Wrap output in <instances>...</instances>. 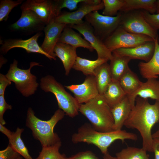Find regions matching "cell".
<instances>
[{
	"label": "cell",
	"instance_id": "1",
	"mask_svg": "<svg viewBox=\"0 0 159 159\" xmlns=\"http://www.w3.org/2000/svg\"><path fill=\"white\" fill-rule=\"evenodd\" d=\"M159 122V101L151 104L148 99L136 97L135 104L124 123L129 128L135 129L142 139V148L146 151L153 152L152 127Z\"/></svg>",
	"mask_w": 159,
	"mask_h": 159
},
{
	"label": "cell",
	"instance_id": "2",
	"mask_svg": "<svg viewBox=\"0 0 159 159\" xmlns=\"http://www.w3.org/2000/svg\"><path fill=\"white\" fill-rule=\"evenodd\" d=\"M137 138L135 134L124 130L109 132L98 131L90 124L86 123L80 127L77 132L72 135L71 140L74 144L83 142L94 145L104 154L108 152V147L117 140L124 142L126 140H135Z\"/></svg>",
	"mask_w": 159,
	"mask_h": 159
},
{
	"label": "cell",
	"instance_id": "3",
	"mask_svg": "<svg viewBox=\"0 0 159 159\" xmlns=\"http://www.w3.org/2000/svg\"><path fill=\"white\" fill-rule=\"evenodd\" d=\"M65 115L63 110L59 109L49 120H43L37 117L32 108L29 107L27 110L26 125L32 131L33 137L40 142L42 147L51 146L61 141L54 129Z\"/></svg>",
	"mask_w": 159,
	"mask_h": 159
},
{
	"label": "cell",
	"instance_id": "4",
	"mask_svg": "<svg viewBox=\"0 0 159 159\" xmlns=\"http://www.w3.org/2000/svg\"><path fill=\"white\" fill-rule=\"evenodd\" d=\"M79 112L88 120L92 127L102 132L115 131L111 108L102 95H99L80 105Z\"/></svg>",
	"mask_w": 159,
	"mask_h": 159
},
{
	"label": "cell",
	"instance_id": "5",
	"mask_svg": "<svg viewBox=\"0 0 159 159\" xmlns=\"http://www.w3.org/2000/svg\"><path fill=\"white\" fill-rule=\"evenodd\" d=\"M40 85L44 92H51L54 95L59 109L63 110L66 115L73 118L78 115L80 104L54 77L48 75L42 77Z\"/></svg>",
	"mask_w": 159,
	"mask_h": 159
},
{
	"label": "cell",
	"instance_id": "6",
	"mask_svg": "<svg viewBox=\"0 0 159 159\" xmlns=\"http://www.w3.org/2000/svg\"><path fill=\"white\" fill-rule=\"evenodd\" d=\"M18 64V61L14 59L5 75L14 83L16 88L23 96L28 97L35 93L39 85L36 76L31 73V69L35 66L42 65L38 62H32L29 68L25 69L19 68Z\"/></svg>",
	"mask_w": 159,
	"mask_h": 159
},
{
	"label": "cell",
	"instance_id": "7",
	"mask_svg": "<svg viewBox=\"0 0 159 159\" xmlns=\"http://www.w3.org/2000/svg\"><path fill=\"white\" fill-rule=\"evenodd\" d=\"M122 12L120 26L132 34L147 35L155 41L158 38V31L154 29L147 22L142 11L134 10Z\"/></svg>",
	"mask_w": 159,
	"mask_h": 159
},
{
	"label": "cell",
	"instance_id": "8",
	"mask_svg": "<svg viewBox=\"0 0 159 159\" xmlns=\"http://www.w3.org/2000/svg\"><path fill=\"white\" fill-rule=\"evenodd\" d=\"M154 41L149 36L129 33L119 26L103 42L107 48L112 52L118 49L133 47L148 42Z\"/></svg>",
	"mask_w": 159,
	"mask_h": 159
},
{
	"label": "cell",
	"instance_id": "9",
	"mask_svg": "<svg viewBox=\"0 0 159 159\" xmlns=\"http://www.w3.org/2000/svg\"><path fill=\"white\" fill-rule=\"evenodd\" d=\"M122 14L120 11L116 16H109L95 11L88 14L85 18L93 27L95 34L103 41L119 26Z\"/></svg>",
	"mask_w": 159,
	"mask_h": 159
},
{
	"label": "cell",
	"instance_id": "10",
	"mask_svg": "<svg viewBox=\"0 0 159 159\" xmlns=\"http://www.w3.org/2000/svg\"><path fill=\"white\" fill-rule=\"evenodd\" d=\"M79 8L72 12L64 11L61 13L54 19L57 23L67 25H78L83 23L82 19L90 13L103 9L104 5L102 0H89L81 3Z\"/></svg>",
	"mask_w": 159,
	"mask_h": 159
},
{
	"label": "cell",
	"instance_id": "11",
	"mask_svg": "<svg viewBox=\"0 0 159 159\" xmlns=\"http://www.w3.org/2000/svg\"><path fill=\"white\" fill-rule=\"evenodd\" d=\"M46 25L33 11L30 10H21L19 19L9 27L11 32L29 35L44 31Z\"/></svg>",
	"mask_w": 159,
	"mask_h": 159
},
{
	"label": "cell",
	"instance_id": "12",
	"mask_svg": "<svg viewBox=\"0 0 159 159\" xmlns=\"http://www.w3.org/2000/svg\"><path fill=\"white\" fill-rule=\"evenodd\" d=\"M68 25L77 30L84 36V39L96 51L97 58L108 61L111 59L112 57V52L106 47L103 41L95 34L93 27L88 23L85 21L78 25Z\"/></svg>",
	"mask_w": 159,
	"mask_h": 159
},
{
	"label": "cell",
	"instance_id": "13",
	"mask_svg": "<svg viewBox=\"0 0 159 159\" xmlns=\"http://www.w3.org/2000/svg\"><path fill=\"white\" fill-rule=\"evenodd\" d=\"M42 32L35 34L31 38L25 40L20 39H10L4 40L1 43L0 48L1 52L6 54L8 51L15 48L24 49L27 53H37L44 55L50 60L54 59L45 53L37 42L39 38L42 34Z\"/></svg>",
	"mask_w": 159,
	"mask_h": 159
},
{
	"label": "cell",
	"instance_id": "14",
	"mask_svg": "<svg viewBox=\"0 0 159 159\" xmlns=\"http://www.w3.org/2000/svg\"><path fill=\"white\" fill-rule=\"evenodd\" d=\"M64 86L73 93L80 104L85 103L100 95L94 75L87 76L81 84Z\"/></svg>",
	"mask_w": 159,
	"mask_h": 159
},
{
	"label": "cell",
	"instance_id": "15",
	"mask_svg": "<svg viewBox=\"0 0 159 159\" xmlns=\"http://www.w3.org/2000/svg\"><path fill=\"white\" fill-rule=\"evenodd\" d=\"M20 9L33 11L46 25L57 16L54 0H27L22 3Z\"/></svg>",
	"mask_w": 159,
	"mask_h": 159
},
{
	"label": "cell",
	"instance_id": "16",
	"mask_svg": "<svg viewBox=\"0 0 159 159\" xmlns=\"http://www.w3.org/2000/svg\"><path fill=\"white\" fill-rule=\"evenodd\" d=\"M67 25L56 22L54 19L46 26L44 30L45 37L40 47L45 53L53 57L55 60L56 59L54 49Z\"/></svg>",
	"mask_w": 159,
	"mask_h": 159
},
{
	"label": "cell",
	"instance_id": "17",
	"mask_svg": "<svg viewBox=\"0 0 159 159\" xmlns=\"http://www.w3.org/2000/svg\"><path fill=\"white\" fill-rule=\"evenodd\" d=\"M155 47V41L150 42L133 47L118 49L112 52L121 56L127 57L131 59H140L147 62L152 57Z\"/></svg>",
	"mask_w": 159,
	"mask_h": 159
},
{
	"label": "cell",
	"instance_id": "18",
	"mask_svg": "<svg viewBox=\"0 0 159 159\" xmlns=\"http://www.w3.org/2000/svg\"><path fill=\"white\" fill-rule=\"evenodd\" d=\"M127 95L132 109L135 105L136 98L138 96L144 99L150 98L159 101V80L154 78L147 79L145 82H143L140 86L135 91Z\"/></svg>",
	"mask_w": 159,
	"mask_h": 159
},
{
	"label": "cell",
	"instance_id": "19",
	"mask_svg": "<svg viewBox=\"0 0 159 159\" xmlns=\"http://www.w3.org/2000/svg\"><path fill=\"white\" fill-rule=\"evenodd\" d=\"M76 50L70 45L59 42L54 48V52L62 61L66 75L69 74L77 56Z\"/></svg>",
	"mask_w": 159,
	"mask_h": 159
},
{
	"label": "cell",
	"instance_id": "20",
	"mask_svg": "<svg viewBox=\"0 0 159 159\" xmlns=\"http://www.w3.org/2000/svg\"><path fill=\"white\" fill-rule=\"evenodd\" d=\"M132 109V106L127 95L120 102L111 108L114 120L115 131L122 130Z\"/></svg>",
	"mask_w": 159,
	"mask_h": 159
},
{
	"label": "cell",
	"instance_id": "21",
	"mask_svg": "<svg viewBox=\"0 0 159 159\" xmlns=\"http://www.w3.org/2000/svg\"><path fill=\"white\" fill-rule=\"evenodd\" d=\"M155 47L154 54L148 62H140L138 65L142 77L147 79H157L159 75V43L158 39L155 41Z\"/></svg>",
	"mask_w": 159,
	"mask_h": 159
},
{
	"label": "cell",
	"instance_id": "22",
	"mask_svg": "<svg viewBox=\"0 0 159 159\" xmlns=\"http://www.w3.org/2000/svg\"><path fill=\"white\" fill-rule=\"evenodd\" d=\"M73 29L67 25L61 33L58 42L68 44L76 49L82 47L91 52L93 51L94 49L90 44Z\"/></svg>",
	"mask_w": 159,
	"mask_h": 159
},
{
	"label": "cell",
	"instance_id": "23",
	"mask_svg": "<svg viewBox=\"0 0 159 159\" xmlns=\"http://www.w3.org/2000/svg\"><path fill=\"white\" fill-rule=\"evenodd\" d=\"M112 53V57L109 64L110 70L112 81H118L129 68L128 64L131 59L127 57L121 56L114 52Z\"/></svg>",
	"mask_w": 159,
	"mask_h": 159
},
{
	"label": "cell",
	"instance_id": "24",
	"mask_svg": "<svg viewBox=\"0 0 159 159\" xmlns=\"http://www.w3.org/2000/svg\"><path fill=\"white\" fill-rule=\"evenodd\" d=\"M94 75L99 94L102 95L112 81L109 64L107 62L97 67L94 71Z\"/></svg>",
	"mask_w": 159,
	"mask_h": 159
},
{
	"label": "cell",
	"instance_id": "25",
	"mask_svg": "<svg viewBox=\"0 0 159 159\" xmlns=\"http://www.w3.org/2000/svg\"><path fill=\"white\" fill-rule=\"evenodd\" d=\"M110 108L120 102L126 95L118 81H112L102 95Z\"/></svg>",
	"mask_w": 159,
	"mask_h": 159
},
{
	"label": "cell",
	"instance_id": "26",
	"mask_svg": "<svg viewBox=\"0 0 159 159\" xmlns=\"http://www.w3.org/2000/svg\"><path fill=\"white\" fill-rule=\"evenodd\" d=\"M118 82L127 95H130L135 91L143 83L137 74L129 67L121 77Z\"/></svg>",
	"mask_w": 159,
	"mask_h": 159
},
{
	"label": "cell",
	"instance_id": "27",
	"mask_svg": "<svg viewBox=\"0 0 159 159\" xmlns=\"http://www.w3.org/2000/svg\"><path fill=\"white\" fill-rule=\"evenodd\" d=\"M107 61V60L98 58L95 60H90L77 56L72 69L82 72L87 76L94 75L95 69Z\"/></svg>",
	"mask_w": 159,
	"mask_h": 159
},
{
	"label": "cell",
	"instance_id": "28",
	"mask_svg": "<svg viewBox=\"0 0 159 159\" xmlns=\"http://www.w3.org/2000/svg\"><path fill=\"white\" fill-rule=\"evenodd\" d=\"M156 0H124V4L120 10L123 12L144 9L150 14L156 13Z\"/></svg>",
	"mask_w": 159,
	"mask_h": 159
},
{
	"label": "cell",
	"instance_id": "29",
	"mask_svg": "<svg viewBox=\"0 0 159 159\" xmlns=\"http://www.w3.org/2000/svg\"><path fill=\"white\" fill-rule=\"evenodd\" d=\"M24 131V129L18 127L15 132H13L12 136L9 140V144L25 159H34L29 155L28 150L21 138V134Z\"/></svg>",
	"mask_w": 159,
	"mask_h": 159
},
{
	"label": "cell",
	"instance_id": "30",
	"mask_svg": "<svg viewBox=\"0 0 159 159\" xmlns=\"http://www.w3.org/2000/svg\"><path fill=\"white\" fill-rule=\"evenodd\" d=\"M146 151L142 148L128 147L116 154L117 159H150Z\"/></svg>",
	"mask_w": 159,
	"mask_h": 159
},
{
	"label": "cell",
	"instance_id": "31",
	"mask_svg": "<svg viewBox=\"0 0 159 159\" xmlns=\"http://www.w3.org/2000/svg\"><path fill=\"white\" fill-rule=\"evenodd\" d=\"M61 145V141L54 145L42 147L38 156L34 159H66L65 155L59 151Z\"/></svg>",
	"mask_w": 159,
	"mask_h": 159
},
{
	"label": "cell",
	"instance_id": "32",
	"mask_svg": "<svg viewBox=\"0 0 159 159\" xmlns=\"http://www.w3.org/2000/svg\"><path fill=\"white\" fill-rule=\"evenodd\" d=\"M104 8L103 15L109 16H114L118 13L124 4V0H102Z\"/></svg>",
	"mask_w": 159,
	"mask_h": 159
},
{
	"label": "cell",
	"instance_id": "33",
	"mask_svg": "<svg viewBox=\"0 0 159 159\" xmlns=\"http://www.w3.org/2000/svg\"><path fill=\"white\" fill-rule=\"evenodd\" d=\"M23 2V0H1L0 1V21H6L9 13L14 7Z\"/></svg>",
	"mask_w": 159,
	"mask_h": 159
},
{
	"label": "cell",
	"instance_id": "34",
	"mask_svg": "<svg viewBox=\"0 0 159 159\" xmlns=\"http://www.w3.org/2000/svg\"><path fill=\"white\" fill-rule=\"evenodd\" d=\"M89 0H54L55 10L57 16L61 13V9L67 8L70 10H75L80 3L86 2ZM56 16V17H57Z\"/></svg>",
	"mask_w": 159,
	"mask_h": 159
},
{
	"label": "cell",
	"instance_id": "35",
	"mask_svg": "<svg viewBox=\"0 0 159 159\" xmlns=\"http://www.w3.org/2000/svg\"><path fill=\"white\" fill-rule=\"evenodd\" d=\"M142 13L145 19L149 24L155 30L159 29V14H150L143 10Z\"/></svg>",
	"mask_w": 159,
	"mask_h": 159
},
{
	"label": "cell",
	"instance_id": "36",
	"mask_svg": "<svg viewBox=\"0 0 159 159\" xmlns=\"http://www.w3.org/2000/svg\"><path fill=\"white\" fill-rule=\"evenodd\" d=\"M20 156L9 144L5 149L0 151V159H16Z\"/></svg>",
	"mask_w": 159,
	"mask_h": 159
},
{
	"label": "cell",
	"instance_id": "37",
	"mask_svg": "<svg viewBox=\"0 0 159 159\" xmlns=\"http://www.w3.org/2000/svg\"><path fill=\"white\" fill-rule=\"evenodd\" d=\"M11 105L8 104L6 101L4 95H0V123L3 125L6 122L3 118V116L5 111L8 110H11Z\"/></svg>",
	"mask_w": 159,
	"mask_h": 159
},
{
	"label": "cell",
	"instance_id": "38",
	"mask_svg": "<svg viewBox=\"0 0 159 159\" xmlns=\"http://www.w3.org/2000/svg\"><path fill=\"white\" fill-rule=\"evenodd\" d=\"M66 159H99L91 151H87L80 152Z\"/></svg>",
	"mask_w": 159,
	"mask_h": 159
},
{
	"label": "cell",
	"instance_id": "39",
	"mask_svg": "<svg viewBox=\"0 0 159 159\" xmlns=\"http://www.w3.org/2000/svg\"><path fill=\"white\" fill-rule=\"evenodd\" d=\"M11 82L5 75L0 74V95L4 94L6 88L10 85Z\"/></svg>",
	"mask_w": 159,
	"mask_h": 159
},
{
	"label": "cell",
	"instance_id": "40",
	"mask_svg": "<svg viewBox=\"0 0 159 159\" xmlns=\"http://www.w3.org/2000/svg\"><path fill=\"white\" fill-rule=\"evenodd\" d=\"M153 149L154 153V159H159V139L153 138Z\"/></svg>",
	"mask_w": 159,
	"mask_h": 159
},
{
	"label": "cell",
	"instance_id": "41",
	"mask_svg": "<svg viewBox=\"0 0 159 159\" xmlns=\"http://www.w3.org/2000/svg\"><path fill=\"white\" fill-rule=\"evenodd\" d=\"M0 131L3 134L5 135L8 138L9 140L10 139L12 136L13 132H11L7 129L3 125L0 123Z\"/></svg>",
	"mask_w": 159,
	"mask_h": 159
},
{
	"label": "cell",
	"instance_id": "42",
	"mask_svg": "<svg viewBox=\"0 0 159 159\" xmlns=\"http://www.w3.org/2000/svg\"><path fill=\"white\" fill-rule=\"evenodd\" d=\"M103 155V159H117L116 157H114L110 155L108 152Z\"/></svg>",
	"mask_w": 159,
	"mask_h": 159
},
{
	"label": "cell",
	"instance_id": "43",
	"mask_svg": "<svg viewBox=\"0 0 159 159\" xmlns=\"http://www.w3.org/2000/svg\"><path fill=\"white\" fill-rule=\"evenodd\" d=\"M153 138H157L159 139V129L152 135Z\"/></svg>",
	"mask_w": 159,
	"mask_h": 159
},
{
	"label": "cell",
	"instance_id": "44",
	"mask_svg": "<svg viewBox=\"0 0 159 159\" xmlns=\"http://www.w3.org/2000/svg\"><path fill=\"white\" fill-rule=\"evenodd\" d=\"M155 6L156 14H159V0H156Z\"/></svg>",
	"mask_w": 159,
	"mask_h": 159
},
{
	"label": "cell",
	"instance_id": "45",
	"mask_svg": "<svg viewBox=\"0 0 159 159\" xmlns=\"http://www.w3.org/2000/svg\"><path fill=\"white\" fill-rule=\"evenodd\" d=\"M16 159H22V157L20 156Z\"/></svg>",
	"mask_w": 159,
	"mask_h": 159
}]
</instances>
